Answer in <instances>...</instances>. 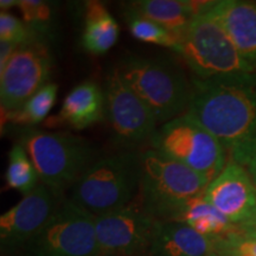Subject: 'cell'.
<instances>
[{"mask_svg": "<svg viewBox=\"0 0 256 256\" xmlns=\"http://www.w3.org/2000/svg\"><path fill=\"white\" fill-rule=\"evenodd\" d=\"M179 55L200 78L255 72L256 69L238 52L222 25L210 14L208 2L185 32Z\"/></svg>", "mask_w": 256, "mask_h": 256, "instance_id": "cell-7", "label": "cell"}, {"mask_svg": "<svg viewBox=\"0 0 256 256\" xmlns=\"http://www.w3.org/2000/svg\"><path fill=\"white\" fill-rule=\"evenodd\" d=\"M174 222H180L191 226L208 238H223L234 232L238 226L226 218L206 198L194 200L184 208Z\"/></svg>", "mask_w": 256, "mask_h": 256, "instance_id": "cell-19", "label": "cell"}, {"mask_svg": "<svg viewBox=\"0 0 256 256\" xmlns=\"http://www.w3.org/2000/svg\"><path fill=\"white\" fill-rule=\"evenodd\" d=\"M230 159L247 170L248 174L256 185V139L238 151L230 153Z\"/></svg>", "mask_w": 256, "mask_h": 256, "instance_id": "cell-26", "label": "cell"}, {"mask_svg": "<svg viewBox=\"0 0 256 256\" xmlns=\"http://www.w3.org/2000/svg\"><path fill=\"white\" fill-rule=\"evenodd\" d=\"M101 256H114V255H101Z\"/></svg>", "mask_w": 256, "mask_h": 256, "instance_id": "cell-30", "label": "cell"}, {"mask_svg": "<svg viewBox=\"0 0 256 256\" xmlns=\"http://www.w3.org/2000/svg\"><path fill=\"white\" fill-rule=\"evenodd\" d=\"M6 183L24 194H28L40 184V176L28 152L20 144H14L8 153Z\"/></svg>", "mask_w": 256, "mask_h": 256, "instance_id": "cell-22", "label": "cell"}, {"mask_svg": "<svg viewBox=\"0 0 256 256\" xmlns=\"http://www.w3.org/2000/svg\"><path fill=\"white\" fill-rule=\"evenodd\" d=\"M19 144L36 168L40 183L63 196L96 162V148L69 132H44L25 128Z\"/></svg>", "mask_w": 256, "mask_h": 256, "instance_id": "cell-3", "label": "cell"}, {"mask_svg": "<svg viewBox=\"0 0 256 256\" xmlns=\"http://www.w3.org/2000/svg\"><path fill=\"white\" fill-rule=\"evenodd\" d=\"M119 26L106 5L89 2L86 5L82 46L92 55H104L115 46Z\"/></svg>", "mask_w": 256, "mask_h": 256, "instance_id": "cell-18", "label": "cell"}, {"mask_svg": "<svg viewBox=\"0 0 256 256\" xmlns=\"http://www.w3.org/2000/svg\"><path fill=\"white\" fill-rule=\"evenodd\" d=\"M152 151L188 168L212 182L226 168L228 151L190 114L162 124L153 136Z\"/></svg>", "mask_w": 256, "mask_h": 256, "instance_id": "cell-6", "label": "cell"}, {"mask_svg": "<svg viewBox=\"0 0 256 256\" xmlns=\"http://www.w3.org/2000/svg\"><path fill=\"white\" fill-rule=\"evenodd\" d=\"M31 37L32 34L24 24V22H20L8 11H2L0 14V42L22 46L26 43Z\"/></svg>", "mask_w": 256, "mask_h": 256, "instance_id": "cell-25", "label": "cell"}, {"mask_svg": "<svg viewBox=\"0 0 256 256\" xmlns=\"http://www.w3.org/2000/svg\"><path fill=\"white\" fill-rule=\"evenodd\" d=\"M142 152L127 151L98 159L74 185L70 200L94 217L126 206L140 192Z\"/></svg>", "mask_w": 256, "mask_h": 256, "instance_id": "cell-2", "label": "cell"}, {"mask_svg": "<svg viewBox=\"0 0 256 256\" xmlns=\"http://www.w3.org/2000/svg\"><path fill=\"white\" fill-rule=\"evenodd\" d=\"M17 8L18 6V0H2L0 2V8H2V11H6L8 8Z\"/></svg>", "mask_w": 256, "mask_h": 256, "instance_id": "cell-29", "label": "cell"}, {"mask_svg": "<svg viewBox=\"0 0 256 256\" xmlns=\"http://www.w3.org/2000/svg\"><path fill=\"white\" fill-rule=\"evenodd\" d=\"M210 183L202 174L152 150L142 152L139 197L156 220L174 222L190 202L204 196Z\"/></svg>", "mask_w": 256, "mask_h": 256, "instance_id": "cell-4", "label": "cell"}, {"mask_svg": "<svg viewBox=\"0 0 256 256\" xmlns=\"http://www.w3.org/2000/svg\"><path fill=\"white\" fill-rule=\"evenodd\" d=\"M204 198L232 224L240 226L256 210V185L247 170L229 159L208 186Z\"/></svg>", "mask_w": 256, "mask_h": 256, "instance_id": "cell-13", "label": "cell"}, {"mask_svg": "<svg viewBox=\"0 0 256 256\" xmlns=\"http://www.w3.org/2000/svg\"><path fill=\"white\" fill-rule=\"evenodd\" d=\"M66 200L46 185L40 184L0 216V250L4 255L23 252L52 214Z\"/></svg>", "mask_w": 256, "mask_h": 256, "instance_id": "cell-12", "label": "cell"}, {"mask_svg": "<svg viewBox=\"0 0 256 256\" xmlns=\"http://www.w3.org/2000/svg\"><path fill=\"white\" fill-rule=\"evenodd\" d=\"M17 44L6 43V42H0V72H4L8 66L10 60L12 58L16 50L18 49Z\"/></svg>", "mask_w": 256, "mask_h": 256, "instance_id": "cell-27", "label": "cell"}, {"mask_svg": "<svg viewBox=\"0 0 256 256\" xmlns=\"http://www.w3.org/2000/svg\"><path fill=\"white\" fill-rule=\"evenodd\" d=\"M24 24L34 36L49 42L54 40L57 28V5L43 0H18Z\"/></svg>", "mask_w": 256, "mask_h": 256, "instance_id": "cell-20", "label": "cell"}, {"mask_svg": "<svg viewBox=\"0 0 256 256\" xmlns=\"http://www.w3.org/2000/svg\"><path fill=\"white\" fill-rule=\"evenodd\" d=\"M217 238L184 223L159 220L148 256H217Z\"/></svg>", "mask_w": 256, "mask_h": 256, "instance_id": "cell-15", "label": "cell"}, {"mask_svg": "<svg viewBox=\"0 0 256 256\" xmlns=\"http://www.w3.org/2000/svg\"><path fill=\"white\" fill-rule=\"evenodd\" d=\"M52 69L49 43L32 34L22 44L0 72V104L6 114L23 106L46 86Z\"/></svg>", "mask_w": 256, "mask_h": 256, "instance_id": "cell-10", "label": "cell"}, {"mask_svg": "<svg viewBox=\"0 0 256 256\" xmlns=\"http://www.w3.org/2000/svg\"><path fill=\"white\" fill-rule=\"evenodd\" d=\"M104 92L106 118L115 142L130 151L146 144L151 145L158 122L145 102L122 78L119 68L110 70Z\"/></svg>", "mask_w": 256, "mask_h": 256, "instance_id": "cell-9", "label": "cell"}, {"mask_svg": "<svg viewBox=\"0 0 256 256\" xmlns=\"http://www.w3.org/2000/svg\"><path fill=\"white\" fill-rule=\"evenodd\" d=\"M217 256H256V232L241 229L217 238Z\"/></svg>", "mask_w": 256, "mask_h": 256, "instance_id": "cell-24", "label": "cell"}, {"mask_svg": "<svg viewBox=\"0 0 256 256\" xmlns=\"http://www.w3.org/2000/svg\"><path fill=\"white\" fill-rule=\"evenodd\" d=\"M120 74L164 124L186 113L191 98V81L176 64L166 60L128 57L119 66Z\"/></svg>", "mask_w": 256, "mask_h": 256, "instance_id": "cell-5", "label": "cell"}, {"mask_svg": "<svg viewBox=\"0 0 256 256\" xmlns=\"http://www.w3.org/2000/svg\"><path fill=\"white\" fill-rule=\"evenodd\" d=\"M208 10L222 25L238 52L256 66V2L246 0L208 2Z\"/></svg>", "mask_w": 256, "mask_h": 256, "instance_id": "cell-14", "label": "cell"}, {"mask_svg": "<svg viewBox=\"0 0 256 256\" xmlns=\"http://www.w3.org/2000/svg\"><path fill=\"white\" fill-rule=\"evenodd\" d=\"M203 4L188 0H139L130 2L128 8L183 38Z\"/></svg>", "mask_w": 256, "mask_h": 256, "instance_id": "cell-17", "label": "cell"}, {"mask_svg": "<svg viewBox=\"0 0 256 256\" xmlns=\"http://www.w3.org/2000/svg\"><path fill=\"white\" fill-rule=\"evenodd\" d=\"M188 114L230 153L256 139V72L191 78Z\"/></svg>", "mask_w": 256, "mask_h": 256, "instance_id": "cell-1", "label": "cell"}, {"mask_svg": "<svg viewBox=\"0 0 256 256\" xmlns=\"http://www.w3.org/2000/svg\"><path fill=\"white\" fill-rule=\"evenodd\" d=\"M238 226H240V228H241V229L248 230V232H256V210L254 211V214H252L250 218L246 220L244 223L240 224Z\"/></svg>", "mask_w": 256, "mask_h": 256, "instance_id": "cell-28", "label": "cell"}, {"mask_svg": "<svg viewBox=\"0 0 256 256\" xmlns=\"http://www.w3.org/2000/svg\"><path fill=\"white\" fill-rule=\"evenodd\" d=\"M57 84L50 82L25 102L19 110L6 114V119L14 124L31 128L46 120L57 98Z\"/></svg>", "mask_w": 256, "mask_h": 256, "instance_id": "cell-23", "label": "cell"}, {"mask_svg": "<svg viewBox=\"0 0 256 256\" xmlns=\"http://www.w3.org/2000/svg\"><path fill=\"white\" fill-rule=\"evenodd\" d=\"M106 116L104 92L92 81L76 86L64 98L60 113L51 118V126H66L84 130Z\"/></svg>", "mask_w": 256, "mask_h": 256, "instance_id": "cell-16", "label": "cell"}, {"mask_svg": "<svg viewBox=\"0 0 256 256\" xmlns=\"http://www.w3.org/2000/svg\"><path fill=\"white\" fill-rule=\"evenodd\" d=\"M126 22L130 34L136 40L144 42V43L168 48L177 54L180 52L183 38L177 36L174 32L168 30L156 22L136 14L130 8H127L126 12Z\"/></svg>", "mask_w": 256, "mask_h": 256, "instance_id": "cell-21", "label": "cell"}, {"mask_svg": "<svg viewBox=\"0 0 256 256\" xmlns=\"http://www.w3.org/2000/svg\"><path fill=\"white\" fill-rule=\"evenodd\" d=\"M23 256H101L95 217L70 198L64 200Z\"/></svg>", "mask_w": 256, "mask_h": 256, "instance_id": "cell-8", "label": "cell"}, {"mask_svg": "<svg viewBox=\"0 0 256 256\" xmlns=\"http://www.w3.org/2000/svg\"><path fill=\"white\" fill-rule=\"evenodd\" d=\"M158 223L142 206L139 194L126 206L95 217L101 255L148 256Z\"/></svg>", "mask_w": 256, "mask_h": 256, "instance_id": "cell-11", "label": "cell"}]
</instances>
